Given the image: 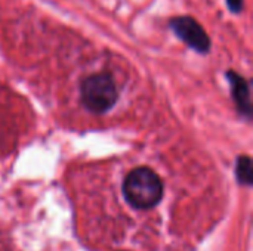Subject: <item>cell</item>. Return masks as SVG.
<instances>
[{
    "label": "cell",
    "instance_id": "cell-1",
    "mask_svg": "<svg viewBox=\"0 0 253 251\" xmlns=\"http://www.w3.org/2000/svg\"><path fill=\"white\" fill-rule=\"evenodd\" d=\"M123 197L136 210H150L163 198V182L148 167L133 169L123 182Z\"/></svg>",
    "mask_w": 253,
    "mask_h": 251
},
{
    "label": "cell",
    "instance_id": "cell-2",
    "mask_svg": "<svg viewBox=\"0 0 253 251\" xmlns=\"http://www.w3.org/2000/svg\"><path fill=\"white\" fill-rule=\"evenodd\" d=\"M83 105L95 114H104L113 108L119 99L117 84L111 74L96 72L87 75L80 84Z\"/></svg>",
    "mask_w": 253,
    "mask_h": 251
},
{
    "label": "cell",
    "instance_id": "cell-3",
    "mask_svg": "<svg viewBox=\"0 0 253 251\" xmlns=\"http://www.w3.org/2000/svg\"><path fill=\"white\" fill-rule=\"evenodd\" d=\"M168 27L175 34L176 38H179L194 52L200 55H208L211 52L212 49L211 36L194 16L190 15L172 16L168 21Z\"/></svg>",
    "mask_w": 253,
    "mask_h": 251
},
{
    "label": "cell",
    "instance_id": "cell-4",
    "mask_svg": "<svg viewBox=\"0 0 253 251\" xmlns=\"http://www.w3.org/2000/svg\"><path fill=\"white\" fill-rule=\"evenodd\" d=\"M225 77H227V80L230 83L231 95H233V99H234L239 111L246 118H251V115H252V101H251L249 81L234 70H228L225 72Z\"/></svg>",
    "mask_w": 253,
    "mask_h": 251
},
{
    "label": "cell",
    "instance_id": "cell-5",
    "mask_svg": "<svg viewBox=\"0 0 253 251\" xmlns=\"http://www.w3.org/2000/svg\"><path fill=\"white\" fill-rule=\"evenodd\" d=\"M236 175L242 185H251L252 183V160L248 155H242L237 160L236 166Z\"/></svg>",
    "mask_w": 253,
    "mask_h": 251
},
{
    "label": "cell",
    "instance_id": "cell-6",
    "mask_svg": "<svg viewBox=\"0 0 253 251\" xmlns=\"http://www.w3.org/2000/svg\"><path fill=\"white\" fill-rule=\"evenodd\" d=\"M225 6H227L228 12L239 15L245 9V0H225Z\"/></svg>",
    "mask_w": 253,
    "mask_h": 251
}]
</instances>
